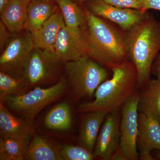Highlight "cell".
<instances>
[{"instance_id": "obj_19", "label": "cell", "mask_w": 160, "mask_h": 160, "mask_svg": "<svg viewBox=\"0 0 160 160\" xmlns=\"http://www.w3.org/2000/svg\"><path fill=\"white\" fill-rule=\"evenodd\" d=\"M29 141L26 160H63L60 153L61 148H58L41 136H32Z\"/></svg>"}, {"instance_id": "obj_31", "label": "cell", "mask_w": 160, "mask_h": 160, "mask_svg": "<svg viewBox=\"0 0 160 160\" xmlns=\"http://www.w3.org/2000/svg\"><path fill=\"white\" fill-rule=\"evenodd\" d=\"M75 2L77 3L78 5L82 6V4L84 3H86L88 2H90V1H93V0H72Z\"/></svg>"}, {"instance_id": "obj_12", "label": "cell", "mask_w": 160, "mask_h": 160, "mask_svg": "<svg viewBox=\"0 0 160 160\" xmlns=\"http://www.w3.org/2000/svg\"><path fill=\"white\" fill-rule=\"evenodd\" d=\"M137 146L141 160H155L151 152L154 149L160 151V122L142 112L138 115Z\"/></svg>"}, {"instance_id": "obj_23", "label": "cell", "mask_w": 160, "mask_h": 160, "mask_svg": "<svg viewBox=\"0 0 160 160\" xmlns=\"http://www.w3.org/2000/svg\"><path fill=\"white\" fill-rule=\"evenodd\" d=\"M30 90L24 78L0 72V102H4L8 97L21 95Z\"/></svg>"}, {"instance_id": "obj_18", "label": "cell", "mask_w": 160, "mask_h": 160, "mask_svg": "<svg viewBox=\"0 0 160 160\" xmlns=\"http://www.w3.org/2000/svg\"><path fill=\"white\" fill-rule=\"evenodd\" d=\"M138 111L160 122V77L150 80L139 92Z\"/></svg>"}, {"instance_id": "obj_10", "label": "cell", "mask_w": 160, "mask_h": 160, "mask_svg": "<svg viewBox=\"0 0 160 160\" xmlns=\"http://www.w3.org/2000/svg\"><path fill=\"white\" fill-rule=\"evenodd\" d=\"M86 4V8L92 14L118 24L125 31H129L149 16L137 9L112 6L102 0H93Z\"/></svg>"}, {"instance_id": "obj_27", "label": "cell", "mask_w": 160, "mask_h": 160, "mask_svg": "<svg viewBox=\"0 0 160 160\" xmlns=\"http://www.w3.org/2000/svg\"><path fill=\"white\" fill-rule=\"evenodd\" d=\"M151 9L160 11V0H143L142 11L146 12Z\"/></svg>"}, {"instance_id": "obj_25", "label": "cell", "mask_w": 160, "mask_h": 160, "mask_svg": "<svg viewBox=\"0 0 160 160\" xmlns=\"http://www.w3.org/2000/svg\"><path fill=\"white\" fill-rule=\"evenodd\" d=\"M112 6L120 8H129L140 10L142 8L143 0H102Z\"/></svg>"}, {"instance_id": "obj_5", "label": "cell", "mask_w": 160, "mask_h": 160, "mask_svg": "<svg viewBox=\"0 0 160 160\" xmlns=\"http://www.w3.org/2000/svg\"><path fill=\"white\" fill-rule=\"evenodd\" d=\"M64 64L67 79L76 99L93 96L98 87L108 78L106 69L91 58Z\"/></svg>"}, {"instance_id": "obj_13", "label": "cell", "mask_w": 160, "mask_h": 160, "mask_svg": "<svg viewBox=\"0 0 160 160\" xmlns=\"http://www.w3.org/2000/svg\"><path fill=\"white\" fill-rule=\"evenodd\" d=\"M66 26L59 7L38 31L30 33L34 47L54 53V46L61 29Z\"/></svg>"}, {"instance_id": "obj_2", "label": "cell", "mask_w": 160, "mask_h": 160, "mask_svg": "<svg viewBox=\"0 0 160 160\" xmlns=\"http://www.w3.org/2000/svg\"><path fill=\"white\" fill-rule=\"evenodd\" d=\"M128 32L125 37L128 57L135 68L138 86H146L160 50V22L149 15Z\"/></svg>"}, {"instance_id": "obj_16", "label": "cell", "mask_w": 160, "mask_h": 160, "mask_svg": "<svg viewBox=\"0 0 160 160\" xmlns=\"http://www.w3.org/2000/svg\"><path fill=\"white\" fill-rule=\"evenodd\" d=\"M107 114L103 112H91L84 116L79 133L80 146L93 153L100 128Z\"/></svg>"}, {"instance_id": "obj_24", "label": "cell", "mask_w": 160, "mask_h": 160, "mask_svg": "<svg viewBox=\"0 0 160 160\" xmlns=\"http://www.w3.org/2000/svg\"><path fill=\"white\" fill-rule=\"evenodd\" d=\"M63 160H92L93 153L82 146L65 145L60 149Z\"/></svg>"}, {"instance_id": "obj_30", "label": "cell", "mask_w": 160, "mask_h": 160, "mask_svg": "<svg viewBox=\"0 0 160 160\" xmlns=\"http://www.w3.org/2000/svg\"><path fill=\"white\" fill-rule=\"evenodd\" d=\"M9 1V0H0V12L2 11Z\"/></svg>"}, {"instance_id": "obj_4", "label": "cell", "mask_w": 160, "mask_h": 160, "mask_svg": "<svg viewBox=\"0 0 160 160\" xmlns=\"http://www.w3.org/2000/svg\"><path fill=\"white\" fill-rule=\"evenodd\" d=\"M67 86L66 80L62 79L50 87L37 86L25 94L8 97L2 102L10 111L32 125L37 115L61 98Z\"/></svg>"}, {"instance_id": "obj_26", "label": "cell", "mask_w": 160, "mask_h": 160, "mask_svg": "<svg viewBox=\"0 0 160 160\" xmlns=\"http://www.w3.org/2000/svg\"><path fill=\"white\" fill-rule=\"evenodd\" d=\"M6 25L0 21V50L2 52L11 40L12 36Z\"/></svg>"}, {"instance_id": "obj_9", "label": "cell", "mask_w": 160, "mask_h": 160, "mask_svg": "<svg viewBox=\"0 0 160 160\" xmlns=\"http://www.w3.org/2000/svg\"><path fill=\"white\" fill-rule=\"evenodd\" d=\"M34 48L31 35L28 31L12 37L1 53V71L18 77H23L25 63Z\"/></svg>"}, {"instance_id": "obj_6", "label": "cell", "mask_w": 160, "mask_h": 160, "mask_svg": "<svg viewBox=\"0 0 160 160\" xmlns=\"http://www.w3.org/2000/svg\"><path fill=\"white\" fill-rule=\"evenodd\" d=\"M62 63L54 52L34 47L25 63L23 78L31 89L56 83Z\"/></svg>"}, {"instance_id": "obj_3", "label": "cell", "mask_w": 160, "mask_h": 160, "mask_svg": "<svg viewBox=\"0 0 160 160\" xmlns=\"http://www.w3.org/2000/svg\"><path fill=\"white\" fill-rule=\"evenodd\" d=\"M85 9L91 40L92 58L110 69L126 61L128 54L125 37L86 7Z\"/></svg>"}, {"instance_id": "obj_1", "label": "cell", "mask_w": 160, "mask_h": 160, "mask_svg": "<svg viewBox=\"0 0 160 160\" xmlns=\"http://www.w3.org/2000/svg\"><path fill=\"white\" fill-rule=\"evenodd\" d=\"M111 78L103 82L95 92L94 99L81 104L80 112H103L108 114L119 110L136 92L137 78L135 68L131 62L126 61L111 69Z\"/></svg>"}, {"instance_id": "obj_21", "label": "cell", "mask_w": 160, "mask_h": 160, "mask_svg": "<svg viewBox=\"0 0 160 160\" xmlns=\"http://www.w3.org/2000/svg\"><path fill=\"white\" fill-rule=\"evenodd\" d=\"M30 140L15 138H0V160H26Z\"/></svg>"}, {"instance_id": "obj_28", "label": "cell", "mask_w": 160, "mask_h": 160, "mask_svg": "<svg viewBox=\"0 0 160 160\" xmlns=\"http://www.w3.org/2000/svg\"><path fill=\"white\" fill-rule=\"evenodd\" d=\"M151 73L157 78L160 77V54H158L152 64Z\"/></svg>"}, {"instance_id": "obj_14", "label": "cell", "mask_w": 160, "mask_h": 160, "mask_svg": "<svg viewBox=\"0 0 160 160\" xmlns=\"http://www.w3.org/2000/svg\"><path fill=\"white\" fill-rule=\"evenodd\" d=\"M34 132L32 124L12 114L4 103L0 102L1 137L31 139Z\"/></svg>"}, {"instance_id": "obj_17", "label": "cell", "mask_w": 160, "mask_h": 160, "mask_svg": "<svg viewBox=\"0 0 160 160\" xmlns=\"http://www.w3.org/2000/svg\"><path fill=\"white\" fill-rule=\"evenodd\" d=\"M30 0H9L1 13V21L12 33L25 28L27 9Z\"/></svg>"}, {"instance_id": "obj_8", "label": "cell", "mask_w": 160, "mask_h": 160, "mask_svg": "<svg viewBox=\"0 0 160 160\" xmlns=\"http://www.w3.org/2000/svg\"><path fill=\"white\" fill-rule=\"evenodd\" d=\"M139 98V92L137 91L122 106L120 146L127 160H136L139 158L137 146Z\"/></svg>"}, {"instance_id": "obj_29", "label": "cell", "mask_w": 160, "mask_h": 160, "mask_svg": "<svg viewBox=\"0 0 160 160\" xmlns=\"http://www.w3.org/2000/svg\"><path fill=\"white\" fill-rule=\"evenodd\" d=\"M110 160H126L127 159L119 146L113 152Z\"/></svg>"}, {"instance_id": "obj_15", "label": "cell", "mask_w": 160, "mask_h": 160, "mask_svg": "<svg viewBox=\"0 0 160 160\" xmlns=\"http://www.w3.org/2000/svg\"><path fill=\"white\" fill-rule=\"evenodd\" d=\"M58 7L55 0H30L24 29L30 33L38 31Z\"/></svg>"}, {"instance_id": "obj_22", "label": "cell", "mask_w": 160, "mask_h": 160, "mask_svg": "<svg viewBox=\"0 0 160 160\" xmlns=\"http://www.w3.org/2000/svg\"><path fill=\"white\" fill-rule=\"evenodd\" d=\"M62 14L66 26L78 27L87 24L86 9L72 0H55Z\"/></svg>"}, {"instance_id": "obj_20", "label": "cell", "mask_w": 160, "mask_h": 160, "mask_svg": "<svg viewBox=\"0 0 160 160\" xmlns=\"http://www.w3.org/2000/svg\"><path fill=\"white\" fill-rule=\"evenodd\" d=\"M44 124L46 128L51 130L69 131L72 124L71 108L69 104L63 102L54 106L46 115Z\"/></svg>"}, {"instance_id": "obj_11", "label": "cell", "mask_w": 160, "mask_h": 160, "mask_svg": "<svg viewBox=\"0 0 160 160\" xmlns=\"http://www.w3.org/2000/svg\"><path fill=\"white\" fill-rule=\"evenodd\" d=\"M120 116L119 110L106 115L95 146L93 152L94 158L110 160L113 152L119 146Z\"/></svg>"}, {"instance_id": "obj_7", "label": "cell", "mask_w": 160, "mask_h": 160, "mask_svg": "<svg viewBox=\"0 0 160 160\" xmlns=\"http://www.w3.org/2000/svg\"><path fill=\"white\" fill-rule=\"evenodd\" d=\"M54 53L63 63L91 58L92 49L88 24L78 27H62L55 44Z\"/></svg>"}, {"instance_id": "obj_32", "label": "cell", "mask_w": 160, "mask_h": 160, "mask_svg": "<svg viewBox=\"0 0 160 160\" xmlns=\"http://www.w3.org/2000/svg\"><path fill=\"white\" fill-rule=\"evenodd\" d=\"M156 156L157 158L158 159L160 160V151H159L157 152L156 154Z\"/></svg>"}]
</instances>
